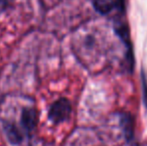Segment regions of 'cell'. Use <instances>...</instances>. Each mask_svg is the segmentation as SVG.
I'll list each match as a JSON object with an SVG mask.
<instances>
[{
  "label": "cell",
  "instance_id": "7a4b0ae2",
  "mask_svg": "<svg viewBox=\"0 0 147 146\" xmlns=\"http://www.w3.org/2000/svg\"><path fill=\"white\" fill-rule=\"evenodd\" d=\"M36 112L34 109H25L21 116V124L27 131H31L36 124Z\"/></svg>",
  "mask_w": 147,
  "mask_h": 146
},
{
  "label": "cell",
  "instance_id": "6da1fadb",
  "mask_svg": "<svg viewBox=\"0 0 147 146\" xmlns=\"http://www.w3.org/2000/svg\"><path fill=\"white\" fill-rule=\"evenodd\" d=\"M71 113V104L65 98L57 100L49 110V119L53 123H60L68 119Z\"/></svg>",
  "mask_w": 147,
  "mask_h": 146
},
{
  "label": "cell",
  "instance_id": "3957f363",
  "mask_svg": "<svg viewBox=\"0 0 147 146\" xmlns=\"http://www.w3.org/2000/svg\"><path fill=\"white\" fill-rule=\"evenodd\" d=\"M95 7L101 13H107L115 6L114 0H95Z\"/></svg>",
  "mask_w": 147,
  "mask_h": 146
},
{
  "label": "cell",
  "instance_id": "5b68a950",
  "mask_svg": "<svg viewBox=\"0 0 147 146\" xmlns=\"http://www.w3.org/2000/svg\"><path fill=\"white\" fill-rule=\"evenodd\" d=\"M5 4H6V0H0V10L5 6Z\"/></svg>",
  "mask_w": 147,
  "mask_h": 146
},
{
  "label": "cell",
  "instance_id": "277c9868",
  "mask_svg": "<svg viewBox=\"0 0 147 146\" xmlns=\"http://www.w3.org/2000/svg\"><path fill=\"white\" fill-rule=\"evenodd\" d=\"M147 82H144L143 83V87H144V95H145V104L147 105Z\"/></svg>",
  "mask_w": 147,
  "mask_h": 146
}]
</instances>
